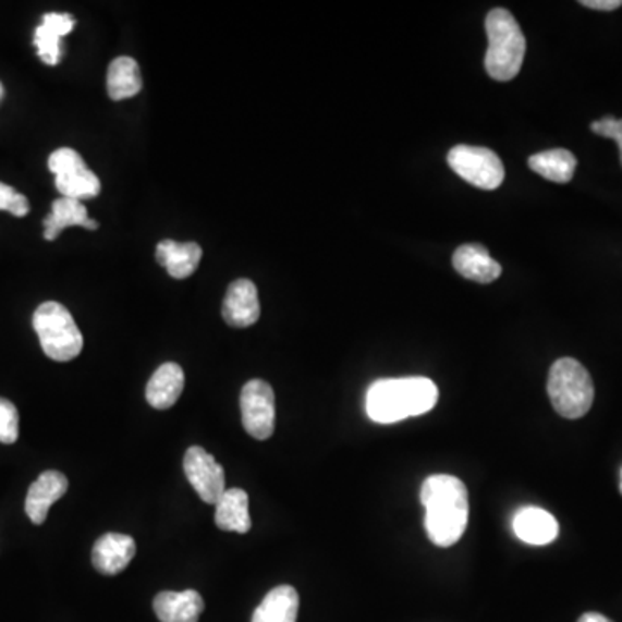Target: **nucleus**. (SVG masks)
Wrapping results in <instances>:
<instances>
[{"instance_id": "a211bd4d", "label": "nucleus", "mask_w": 622, "mask_h": 622, "mask_svg": "<svg viewBox=\"0 0 622 622\" xmlns=\"http://www.w3.org/2000/svg\"><path fill=\"white\" fill-rule=\"evenodd\" d=\"M68 227H84L87 230L99 229L96 220L88 218L87 208L82 200L59 197L52 203V211L44 220V237L56 241Z\"/></svg>"}, {"instance_id": "f8f14e48", "label": "nucleus", "mask_w": 622, "mask_h": 622, "mask_svg": "<svg viewBox=\"0 0 622 622\" xmlns=\"http://www.w3.org/2000/svg\"><path fill=\"white\" fill-rule=\"evenodd\" d=\"M68 491V479L58 471H47L40 474L34 485L29 486L26 495L25 510L32 523H46L50 507L54 505L59 498H63Z\"/></svg>"}, {"instance_id": "1a4fd4ad", "label": "nucleus", "mask_w": 622, "mask_h": 622, "mask_svg": "<svg viewBox=\"0 0 622 622\" xmlns=\"http://www.w3.org/2000/svg\"><path fill=\"white\" fill-rule=\"evenodd\" d=\"M184 471L200 500L217 505L225 493V473L215 456L209 455L205 448L191 447L184 456Z\"/></svg>"}, {"instance_id": "423d86ee", "label": "nucleus", "mask_w": 622, "mask_h": 622, "mask_svg": "<svg viewBox=\"0 0 622 622\" xmlns=\"http://www.w3.org/2000/svg\"><path fill=\"white\" fill-rule=\"evenodd\" d=\"M448 164L456 175L477 188L495 191L503 184L505 168L488 147L455 146L448 153Z\"/></svg>"}, {"instance_id": "c85d7f7f", "label": "nucleus", "mask_w": 622, "mask_h": 622, "mask_svg": "<svg viewBox=\"0 0 622 622\" xmlns=\"http://www.w3.org/2000/svg\"><path fill=\"white\" fill-rule=\"evenodd\" d=\"M2 94H4V87H2V84H0V97H2Z\"/></svg>"}, {"instance_id": "dca6fc26", "label": "nucleus", "mask_w": 622, "mask_h": 622, "mask_svg": "<svg viewBox=\"0 0 622 622\" xmlns=\"http://www.w3.org/2000/svg\"><path fill=\"white\" fill-rule=\"evenodd\" d=\"M453 267L460 276L479 284H491L501 276V267L480 244H464L453 255Z\"/></svg>"}, {"instance_id": "6ab92c4d", "label": "nucleus", "mask_w": 622, "mask_h": 622, "mask_svg": "<svg viewBox=\"0 0 622 622\" xmlns=\"http://www.w3.org/2000/svg\"><path fill=\"white\" fill-rule=\"evenodd\" d=\"M200 249L197 243L179 244L175 241H161L156 247V259L173 279H187L199 267Z\"/></svg>"}, {"instance_id": "0eeeda50", "label": "nucleus", "mask_w": 622, "mask_h": 622, "mask_svg": "<svg viewBox=\"0 0 622 622\" xmlns=\"http://www.w3.org/2000/svg\"><path fill=\"white\" fill-rule=\"evenodd\" d=\"M49 170L56 175L59 194L68 199L84 200L99 196L100 180L84 158L70 147H61L49 156Z\"/></svg>"}, {"instance_id": "f03ea898", "label": "nucleus", "mask_w": 622, "mask_h": 622, "mask_svg": "<svg viewBox=\"0 0 622 622\" xmlns=\"http://www.w3.org/2000/svg\"><path fill=\"white\" fill-rule=\"evenodd\" d=\"M439 391L427 377L380 379L367 391V414L377 424H394L427 414L438 403Z\"/></svg>"}, {"instance_id": "c756f323", "label": "nucleus", "mask_w": 622, "mask_h": 622, "mask_svg": "<svg viewBox=\"0 0 622 622\" xmlns=\"http://www.w3.org/2000/svg\"><path fill=\"white\" fill-rule=\"evenodd\" d=\"M621 493H622V471H621Z\"/></svg>"}, {"instance_id": "5701e85b", "label": "nucleus", "mask_w": 622, "mask_h": 622, "mask_svg": "<svg viewBox=\"0 0 622 622\" xmlns=\"http://www.w3.org/2000/svg\"><path fill=\"white\" fill-rule=\"evenodd\" d=\"M143 88V76L135 59H114L108 68V96L113 100L130 99L137 96Z\"/></svg>"}, {"instance_id": "2eb2a0df", "label": "nucleus", "mask_w": 622, "mask_h": 622, "mask_svg": "<svg viewBox=\"0 0 622 622\" xmlns=\"http://www.w3.org/2000/svg\"><path fill=\"white\" fill-rule=\"evenodd\" d=\"M153 607L161 622H197L205 610V600L196 589H185L180 594L161 591L156 595Z\"/></svg>"}, {"instance_id": "4468645a", "label": "nucleus", "mask_w": 622, "mask_h": 622, "mask_svg": "<svg viewBox=\"0 0 622 622\" xmlns=\"http://www.w3.org/2000/svg\"><path fill=\"white\" fill-rule=\"evenodd\" d=\"M76 22L72 14L49 13L42 17V25L35 29L34 44L37 47L38 58L49 66L59 64L63 56L61 38L75 28Z\"/></svg>"}, {"instance_id": "7ed1b4c3", "label": "nucleus", "mask_w": 622, "mask_h": 622, "mask_svg": "<svg viewBox=\"0 0 622 622\" xmlns=\"http://www.w3.org/2000/svg\"><path fill=\"white\" fill-rule=\"evenodd\" d=\"M488 52L485 66L488 75L498 82L514 80L523 68L526 56V37L507 9L497 8L486 17Z\"/></svg>"}, {"instance_id": "bb28decb", "label": "nucleus", "mask_w": 622, "mask_h": 622, "mask_svg": "<svg viewBox=\"0 0 622 622\" xmlns=\"http://www.w3.org/2000/svg\"><path fill=\"white\" fill-rule=\"evenodd\" d=\"M581 5L595 9V11H615V9L622 8V0H583Z\"/></svg>"}, {"instance_id": "9b49d317", "label": "nucleus", "mask_w": 622, "mask_h": 622, "mask_svg": "<svg viewBox=\"0 0 622 622\" xmlns=\"http://www.w3.org/2000/svg\"><path fill=\"white\" fill-rule=\"evenodd\" d=\"M258 289L247 279H239L229 285L223 301L222 315L230 327H251L259 318Z\"/></svg>"}, {"instance_id": "cd10ccee", "label": "nucleus", "mask_w": 622, "mask_h": 622, "mask_svg": "<svg viewBox=\"0 0 622 622\" xmlns=\"http://www.w3.org/2000/svg\"><path fill=\"white\" fill-rule=\"evenodd\" d=\"M577 622H612L606 615L598 614V612H588V614H583Z\"/></svg>"}, {"instance_id": "b1692460", "label": "nucleus", "mask_w": 622, "mask_h": 622, "mask_svg": "<svg viewBox=\"0 0 622 622\" xmlns=\"http://www.w3.org/2000/svg\"><path fill=\"white\" fill-rule=\"evenodd\" d=\"M20 436V414L14 403L0 398V443L14 444Z\"/></svg>"}, {"instance_id": "412c9836", "label": "nucleus", "mask_w": 622, "mask_h": 622, "mask_svg": "<svg viewBox=\"0 0 622 622\" xmlns=\"http://www.w3.org/2000/svg\"><path fill=\"white\" fill-rule=\"evenodd\" d=\"M300 610V595L293 586L273 588L253 614L251 622H296Z\"/></svg>"}, {"instance_id": "4be33fe9", "label": "nucleus", "mask_w": 622, "mask_h": 622, "mask_svg": "<svg viewBox=\"0 0 622 622\" xmlns=\"http://www.w3.org/2000/svg\"><path fill=\"white\" fill-rule=\"evenodd\" d=\"M530 170L556 182V184H569L576 172V156L568 149H550L533 155L527 161Z\"/></svg>"}, {"instance_id": "393cba45", "label": "nucleus", "mask_w": 622, "mask_h": 622, "mask_svg": "<svg viewBox=\"0 0 622 622\" xmlns=\"http://www.w3.org/2000/svg\"><path fill=\"white\" fill-rule=\"evenodd\" d=\"M0 211H9L17 218L26 217L29 211L28 197L16 193L11 185L0 182Z\"/></svg>"}, {"instance_id": "9d476101", "label": "nucleus", "mask_w": 622, "mask_h": 622, "mask_svg": "<svg viewBox=\"0 0 622 622\" xmlns=\"http://www.w3.org/2000/svg\"><path fill=\"white\" fill-rule=\"evenodd\" d=\"M137 545L134 538L120 533H108L100 536L94 545V568L105 576H117L129 568L135 557Z\"/></svg>"}, {"instance_id": "aec40b11", "label": "nucleus", "mask_w": 622, "mask_h": 622, "mask_svg": "<svg viewBox=\"0 0 622 622\" xmlns=\"http://www.w3.org/2000/svg\"><path fill=\"white\" fill-rule=\"evenodd\" d=\"M215 507V523L220 529L239 535H246L251 529L249 497L244 489H225Z\"/></svg>"}, {"instance_id": "39448f33", "label": "nucleus", "mask_w": 622, "mask_h": 622, "mask_svg": "<svg viewBox=\"0 0 622 622\" xmlns=\"http://www.w3.org/2000/svg\"><path fill=\"white\" fill-rule=\"evenodd\" d=\"M34 329L44 353L54 362H70L84 350V336L66 306L47 301L35 309Z\"/></svg>"}, {"instance_id": "f257e3e1", "label": "nucleus", "mask_w": 622, "mask_h": 622, "mask_svg": "<svg viewBox=\"0 0 622 622\" xmlns=\"http://www.w3.org/2000/svg\"><path fill=\"white\" fill-rule=\"evenodd\" d=\"M426 509V530L436 547L459 544L468 523V495L464 483L455 476L436 474L427 477L420 488Z\"/></svg>"}, {"instance_id": "a878e982", "label": "nucleus", "mask_w": 622, "mask_h": 622, "mask_svg": "<svg viewBox=\"0 0 622 622\" xmlns=\"http://www.w3.org/2000/svg\"><path fill=\"white\" fill-rule=\"evenodd\" d=\"M589 129H591L594 134L600 135V137L612 138V141L618 143L622 164V120H615L614 117L601 118L598 122L591 123Z\"/></svg>"}, {"instance_id": "6e6552de", "label": "nucleus", "mask_w": 622, "mask_h": 622, "mask_svg": "<svg viewBox=\"0 0 622 622\" xmlns=\"http://www.w3.org/2000/svg\"><path fill=\"white\" fill-rule=\"evenodd\" d=\"M243 426L251 438L267 441L276 430V393L272 386L261 379L246 382L241 391Z\"/></svg>"}, {"instance_id": "ddd939ff", "label": "nucleus", "mask_w": 622, "mask_h": 622, "mask_svg": "<svg viewBox=\"0 0 622 622\" xmlns=\"http://www.w3.org/2000/svg\"><path fill=\"white\" fill-rule=\"evenodd\" d=\"M512 526L519 539L535 547L553 544L559 536L557 519L539 507H524L519 510Z\"/></svg>"}, {"instance_id": "f3484780", "label": "nucleus", "mask_w": 622, "mask_h": 622, "mask_svg": "<svg viewBox=\"0 0 622 622\" xmlns=\"http://www.w3.org/2000/svg\"><path fill=\"white\" fill-rule=\"evenodd\" d=\"M185 376L176 364H163L147 382L146 398L153 408H172L184 391Z\"/></svg>"}, {"instance_id": "20e7f679", "label": "nucleus", "mask_w": 622, "mask_h": 622, "mask_svg": "<svg viewBox=\"0 0 622 622\" xmlns=\"http://www.w3.org/2000/svg\"><path fill=\"white\" fill-rule=\"evenodd\" d=\"M547 389L551 406L564 418L585 417L594 405V379L577 359H557L548 374Z\"/></svg>"}]
</instances>
